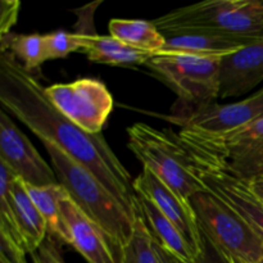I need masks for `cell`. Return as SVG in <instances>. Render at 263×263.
<instances>
[{
	"label": "cell",
	"mask_w": 263,
	"mask_h": 263,
	"mask_svg": "<svg viewBox=\"0 0 263 263\" xmlns=\"http://www.w3.org/2000/svg\"><path fill=\"white\" fill-rule=\"evenodd\" d=\"M0 103L41 140L89 170L135 218L143 217L134 180L102 134L92 135L59 112L45 87L8 51L0 53Z\"/></svg>",
	"instance_id": "cell-1"
},
{
	"label": "cell",
	"mask_w": 263,
	"mask_h": 263,
	"mask_svg": "<svg viewBox=\"0 0 263 263\" xmlns=\"http://www.w3.org/2000/svg\"><path fill=\"white\" fill-rule=\"evenodd\" d=\"M41 143L50 157L59 184L74 204L107 234L122 256V248L133 235L136 218L89 170L54 144L46 140Z\"/></svg>",
	"instance_id": "cell-2"
},
{
	"label": "cell",
	"mask_w": 263,
	"mask_h": 263,
	"mask_svg": "<svg viewBox=\"0 0 263 263\" xmlns=\"http://www.w3.org/2000/svg\"><path fill=\"white\" fill-rule=\"evenodd\" d=\"M128 149L148 168L174 190L182 200L203 192L198 179L195 162L177 134L158 130L146 123H135L127 128Z\"/></svg>",
	"instance_id": "cell-3"
},
{
	"label": "cell",
	"mask_w": 263,
	"mask_h": 263,
	"mask_svg": "<svg viewBox=\"0 0 263 263\" xmlns=\"http://www.w3.org/2000/svg\"><path fill=\"white\" fill-rule=\"evenodd\" d=\"M162 33L207 31L253 43L263 40L258 0H211L168 12L153 21Z\"/></svg>",
	"instance_id": "cell-4"
},
{
	"label": "cell",
	"mask_w": 263,
	"mask_h": 263,
	"mask_svg": "<svg viewBox=\"0 0 263 263\" xmlns=\"http://www.w3.org/2000/svg\"><path fill=\"white\" fill-rule=\"evenodd\" d=\"M179 138L202 166L221 170L240 180L263 174V118L233 133L202 136L180 131Z\"/></svg>",
	"instance_id": "cell-5"
},
{
	"label": "cell",
	"mask_w": 263,
	"mask_h": 263,
	"mask_svg": "<svg viewBox=\"0 0 263 263\" xmlns=\"http://www.w3.org/2000/svg\"><path fill=\"white\" fill-rule=\"evenodd\" d=\"M198 225L208 238L238 263H259L263 241L248 222L228 203L208 190L190 198Z\"/></svg>",
	"instance_id": "cell-6"
},
{
	"label": "cell",
	"mask_w": 263,
	"mask_h": 263,
	"mask_svg": "<svg viewBox=\"0 0 263 263\" xmlns=\"http://www.w3.org/2000/svg\"><path fill=\"white\" fill-rule=\"evenodd\" d=\"M221 58L157 53L145 67L174 90L179 99L198 108L218 98Z\"/></svg>",
	"instance_id": "cell-7"
},
{
	"label": "cell",
	"mask_w": 263,
	"mask_h": 263,
	"mask_svg": "<svg viewBox=\"0 0 263 263\" xmlns=\"http://www.w3.org/2000/svg\"><path fill=\"white\" fill-rule=\"evenodd\" d=\"M54 107L86 133H102L113 109V97L104 82L97 79H79L68 84L45 87Z\"/></svg>",
	"instance_id": "cell-8"
},
{
	"label": "cell",
	"mask_w": 263,
	"mask_h": 263,
	"mask_svg": "<svg viewBox=\"0 0 263 263\" xmlns=\"http://www.w3.org/2000/svg\"><path fill=\"white\" fill-rule=\"evenodd\" d=\"M263 118V87L247 99L229 104L208 103L194 108L190 115L175 117L182 133L218 136L240 130Z\"/></svg>",
	"instance_id": "cell-9"
},
{
	"label": "cell",
	"mask_w": 263,
	"mask_h": 263,
	"mask_svg": "<svg viewBox=\"0 0 263 263\" xmlns=\"http://www.w3.org/2000/svg\"><path fill=\"white\" fill-rule=\"evenodd\" d=\"M0 162L30 186L59 184L53 167L46 163L4 109L0 112Z\"/></svg>",
	"instance_id": "cell-10"
},
{
	"label": "cell",
	"mask_w": 263,
	"mask_h": 263,
	"mask_svg": "<svg viewBox=\"0 0 263 263\" xmlns=\"http://www.w3.org/2000/svg\"><path fill=\"white\" fill-rule=\"evenodd\" d=\"M61 212L73 247L87 263H121L120 252L107 234L90 220L68 197L61 200Z\"/></svg>",
	"instance_id": "cell-11"
},
{
	"label": "cell",
	"mask_w": 263,
	"mask_h": 263,
	"mask_svg": "<svg viewBox=\"0 0 263 263\" xmlns=\"http://www.w3.org/2000/svg\"><path fill=\"white\" fill-rule=\"evenodd\" d=\"M134 189L138 195L148 198L181 231L190 246L199 252L200 229L190 202L182 200L148 168H143L141 174L134 180Z\"/></svg>",
	"instance_id": "cell-12"
},
{
	"label": "cell",
	"mask_w": 263,
	"mask_h": 263,
	"mask_svg": "<svg viewBox=\"0 0 263 263\" xmlns=\"http://www.w3.org/2000/svg\"><path fill=\"white\" fill-rule=\"evenodd\" d=\"M195 171L204 189L235 210L263 241V203L249 189L246 180L236 179L221 170L202 166L197 162Z\"/></svg>",
	"instance_id": "cell-13"
},
{
	"label": "cell",
	"mask_w": 263,
	"mask_h": 263,
	"mask_svg": "<svg viewBox=\"0 0 263 263\" xmlns=\"http://www.w3.org/2000/svg\"><path fill=\"white\" fill-rule=\"evenodd\" d=\"M262 81L263 40L247 44L221 58L218 98L240 97Z\"/></svg>",
	"instance_id": "cell-14"
},
{
	"label": "cell",
	"mask_w": 263,
	"mask_h": 263,
	"mask_svg": "<svg viewBox=\"0 0 263 263\" xmlns=\"http://www.w3.org/2000/svg\"><path fill=\"white\" fill-rule=\"evenodd\" d=\"M163 36L166 37V45L159 53L198 57H223L247 44H251L249 41L207 31H176L163 33Z\"/></svg>",
	"instance_id": "cell-15"
},
{
	"label": "cell",
	"mask_w": 263,
	"mask_h": 263,
	"mask_svg": "<svg viewBox=\"0 0 263 263\" xmlns=\"http://www.w3.org/2000/svg\"><path fill=\"white\" fill-rule=\"evenodd\" d=\"M77 35L81 51L95 63L120 67L145 66L146 62L154 55L149 51L131 48L110 35Z\"/></svg>",
	"instance_id": "cell-16"
},
{
	"label": "cell",
	"mask_w": 263,
	"mask_h": 263,
	"mask_svg": "<svg viewBox=\"0 0 263 263\" xmlns=\"http://www.w3.org/2000/svg\"><path fill=\"white\" fill-rule=\"evenodd\" d=\"M9 202L21 231L27 253L32 254L44 243L48 235L46 223L37 207L31 199L26 184L15 177L9 190Z\"/></svg>",
	"instance_id": "cell-17"
},
{
	"label": "cell",
	"mask_w": 263,
	"mask_h": 263,
	"mask_svg": "<svg viewBox=\"0 0 263 263\" xmlns=\"http://www.w3.org/2000/svg\"><path fill=\"white\" fill-rule=\"evenodd\" d=\"M141 213L151 230L153 238L167 249L187 263H194L198 252L190 246L189 241L184 238L181 231L148 199L143 195H138Z\"/></svg>",
	"instance_id": "cell-18"
},
{
	"label": "cell",
	"mask_w": 263,
	"mask_h": 263,
	"mask_svg": "<svg viewBox=\"0 0 263 263\" xmlns=\"http://www.w3.org/2000/svg\"><path fill=\"white\" fill-rule=\"evenodd\" d=\"M108 28L110 36L139 50L157 54L166 45V37L153 21L113 18Z\"/></svg>",
	"instance_id": "cell-19"
},
{
	"label": "cell",
	"mask_w": 263,
	"mask_h": 263,
	"mask_svg": "<svg viewBox=\"0 0 263 263\" xmlns=\"http://www.w3.org/2000/svg\"><path fill=\"white\" fill-rule=\"evenodd\" d=\"M26 187H27V192L32 202L37 207L39 212L45 220L48 235L58 243L68 244V233H67L61 212V200L68 197L66 189L61 184L43 187L26 185Z\"/></svg>",
	"instance_id": "cell-20"
},
{
	"label": "cell",
	"mask_w": 263,
	"mask_h": 263,
	"mask_svg": "<svg viewBox=\"0 0 263 263\" xmlns=\"http://www.w3.org/2000/svg\"><path fill=\"white\" fill-rule=\"evenodd\" d=\"M2 49L0 51H8L12 54L25 69L32 72L37 69L44 62H46L44 35L40 33H14L0 37Z\"/></svg>",
	"instance_id": "cell-21"
},
{
	"label": "cell",
	"mask_w": 263,
	"mask_h": 263,
	"mask_svg": "<svg viewBox=\"0 0 263 263\" xmlns=\"http://www.w3.org/2000/svg\"><path fill=\"white\" fill-rule=\"evenodd\" d=\"M121 263H162L154 247V238L144 217L135 220L133 235L122 248Z\"/></svg>",
	"instance_id": "cell-22"
},
{
	"label": "cell",
	"mask_w": 263,
	"mask_h": 263,
	"mask_svg": "<svg viewBox=\"0 0 263 263\" xmlns=\"http://www.w3.org/2000/svg\"><path fill=\"white\" fill-rule=\"evenodd\" d=\"M44 45H45L46 61L66 58L68 54L73 51H81L79 35L62 30L45 33Z\"/></svg>",
	"instance_id": "cell-23"
},
{
	"label": "cell",
	"mask_w": 263,
	"mask_h": 263,
	"mask_svg": "<svg viewBox=\"0 0 263 263\" xmlns=\"http://www.w3.org/2000/svg\"><path fill=\"white\" fill-rule=\"evenodd\" d=\"M200 229V228H199ZM194 263H238L221 251L200 229V247Z\"/></svg>",
	"instance_id": "cell-24"
},
{
	"label": "cell",
	"mask_w": 263,
	"mask_h": 263,
	"mask_svg": "<svg viewBox=\"0 0 263 263\" xmlns=\"http://www.w3.org/2000/svg\"><path fill=\"white\" fill-rule=\"evenodd\" d=\"M32 256L33 263H64L59 243L53 238H46Z\"/></svg>",
	"instance_id": "cell-25"
},
{
	"label": "cell",
	"mask_w": 263,
	"mask_h": 263,
	"mask_svg": "<svg viewBox=\"0 0 263 263\" xmlns=\"http://www.w3.org/2000/svg\"><path fill=\"white\" fill-rule=\"evenodd\" d=\"M2 14H0V37L10 33V28L17 23L21 3L18 0H3Z\"/></svg>",
	"instance_id": "cell-26"
},
{
	"label": "cell",
	"mask_w": 263,
	"mask_h": 263,
	"mask_svg": "<svg viewBox=\"0 0 263 263\" xmlns=\"http://www.w3.org/2000/svg\"><path fill=\"white\" fill-rule=\"evenodd\" d=\"M0 262L2 263H27L26 249L4 235H0Z\"/></svg>",
	"instance_id": "cell-27"
},
{
	"label": "cell",
	"mask_w": 263,
	"mask_h": 263,
	"mask_svg": "<svg viewBox=\"0 0 263 263\" xmlns=\"http://www.w3.org/2000/svg\"><path fill=\"white\" fill-rule=\"evenodd\" d=\"M154 247H156V251L158 253L159 259H161L162 263H187L182 259H180L179 257H176L175 254H172L171 252H168L167 249H164L158 241L154 239Z\"/></svg>",
	"instance_id": "cell-28"
},
{
	"label": "cell",
	"mask_w": 263,
	"mask_h": 263,
	"mask_svg": "<svg viewBox=\"0 0 263 263\" xmlns=\"http://www.w3.org/2000/svg\"><path fill=\"white\" fill-rule=\"evenodd\" d=\"M246 181L248 184L249 189L253 192V194L263 203V174L258 175V176L253 177L251 180H246Z\"/></svg>",
	"instance_id": "cell-29"
},
{
	"label": "cell",
	"mask_w": 263,
	"mask_h": 263,
	"mask_svg": "<svg viewBox=\"0 0 263 263\" xmlns=\"http://www.w3.org/2000/svg\"><path fill=\"white\" fill-rule=\"evenodd\" d=\"M258 5H259V10H261V13L263 15V0H258Z\"/></svg>",
	"instance_id": "cell-30"
},
{
	"label": "cell",
	"mask_w": 263,
	"mask_h": 263,
	"mask_svg": "<svg viewBox=\"0 0 263 263\" xmlns=\"http://www.w3.org/2000/svg\"><path fill=\"white\" fill-rule=\"evenodd\" d=\"M259 263H263V258L261 259V261H259Z\"/></svg>",
	"instance_id": "cell-31"
}]
</instances>
